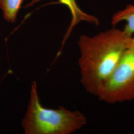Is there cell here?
I'll return each instance as SVG.
<instances>
[{
    "instance_id": "3957f363",
    "label": "cell",
    "mask_w": 134,
    "mask_h": 134,
    "mask_svg": "<svg viewBox=\"0 0 134 134\" xmlns=\"http://www.w3.org/2000/svg\"><path fill=\"white\" fill-rule=\"evenodd\" d=\"M97 97L109 104L134 100V48L128 46Z\"/></svg>"
},
{
    "instance_id": "277c9868",
    "label": "cell",
    "mask_w": 134,
    "mask_h": 134,
    "mask_svg": "<svg viewBox=\"0 0 134 134\" xmlns=\"http://www.w3.org/2000/svg\"><path fill=\"white\" fill-rule=\"evenodd\" d=\"M40 1L41 0H31V2L28 4L26 7L32 6ZM59 1L62 4L67 6L72 14V20L63 39L62 46L67 38L69 37L75 26L80 22L86 21L94 25H98L99 24V20L95 16L87 14L83 12L78 6L76 0H59Z\"/></svg>"
},
{
    "instance_id": "52a82bcc",
    "label": "cell",
    "mask_w": 134,
    "mask_h": 134,
    "mask_svg": "<svg viewBox=\"0 0 134 134\" xmlns=\"http://www.w3.org/2000/svg\"><path fill=\"white\" fill-rule=\"evenodd\" d=\"M129 46L134 48V36H132L130 39Z\"/></svg>"
},
{
    "instance_id": "5b68a950",
    "label": "cell",
    "mask_w": 134,
    "mask_h": 134,
    "mask_svg": "<svg viewBox=\"0 0 134 134\" xmlns=\"http://www.w3.org/2000/svg\"><path fill=\"white\" fill-rule=\"evenodd\" d=\"M123 21L126 22L123 30L132 37L134 34V5H128L124 9L116 12L112 18L111 24L115 26Z\"/></svg>"
},
{
    "instance_id": "6da1fadb",
    "label": "cell",
    "mask_w": 134,
    "mask_h": 134,
    "mask_svg": "<svg viewBox=\"0 0 134 134\" xmlns=\"http://www.w3.org/2000/svg\"><path fill=\"white\" fill-rule=\"evenodd\" d=\"M131 37L115 27L92 37H80L78 65L81 82L87 92L98 96L128 47Z\"/></svg>"
},
{
    "instance_id": "8992f818",
    "label": "cell",
    "mask_w": 134,
    "mask_h": 134,
    "mask_svg": "<svg viewBox=\"0 0 134 134\" xmlns=\"http://www.w3.org/2000/svg\"><path fill=\"white\" fill-rule=\"evenodd\" d=\"M24 0H0V8L5 19L14 23Z\"/></svg>"
},
{
    "instance_id": "7a4b0ae2",
    "label": "cell",
    "mask_w": 134,
    "mask_h": 134,
    "mask_svg": "<svg viewBox=\"0 0 134 134\" xmlns=\"http://www.w3.org/2000/svg\"><path fill=\"white\" fill-rule=\"evenodd\" d=\"M86 116L79 111L62 106L56 109L43 107L40 103L36 81L32 82L26 114L21 125L26 134H70L86 124Z\"/></svg>"
}]
</instances>
